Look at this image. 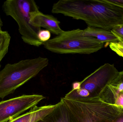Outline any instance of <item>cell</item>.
Wrapping results in <instances>:
<instances>
[{
    "label": "cell",
    "mask_w": 123,
    "mask_h": 122,
    "mask_svg": "<svg viewBox=\"0 0 123 122\" xmlns=\"http://www.w3.org/2000/svg\"><path fill=\"white\" fill-rule=\"evenodd\" d=\"M72 122H111L123 112V108L102 101L99 97H62Z\"/></svg>",
    "instance_id": "6da1fadb"
},
{
    "label": "cell",
    "mask_w": 123,
    "mask_h": 122,
    "mask_svg": "<svg viewBox=\"0 0 123 122\" xmlns=\"http://www.w3.org/2000/svg\"><path fill=\"white\" fill-rule=\"evenodd\" d=\"M119 72L114 64L102 65L81 81L72 85V89L64 97L84 99L99 97L104 88L117 77Z\"/></svg>",
    "instance_id": "5b68a950"
},
{
    "label": "cell",
    "mask_w": 123,
    "mask_h": 122,
    "mask_svg": "<svg viewBox=\"0 0 123 122\" xmlns=\"http://www.w3.org/2000/svg\"><path fill=\"white\" fill-rule=\"evenodd\" d=\"M110 48L118 56L123 57V43L120 42L110 43L109 44Z\"/></svg>",
    "instance_id": "4fadbf2b"
},
{
    "label": "cell",
    "mask_w": 123,
    "mask_h": 122,
    "mask_svg": "<svg viewBox=\"0 0 123 122\" xmlns=\"http://www.w3.org/2000/svg\"><path fill=\"white\" fill-rule=\"evenodd\" d=\"M49 62L48 58L39 57L6 64L0 71V98L13 93L47 67Z\"/></svg>",
    "instance_id": "7a4b0ae2"
},
{
    "label": "cell",
    "mask_w": 123,
    "mask_h": 122,
    "mask_svg": "<svg viewBox=\"0 0 123 122\" xmlns=\"http://www.w3.org/2000/svg\"><path fill=\"white\" fill-rule=\"evenodd\" d=\"M37 122H72L68 112L61 99L53 111Z\"/></svg>",
    "instance_id": "30bf717a"
},
{
    "label": "cell",
    "mask_w": 123,
    "mask_h": 122,
    "mask_svg": "<svg viewBox=\"0 0 123 122\" xmlns=\"http://www.w3.org/2000/svg\"><path fill=\"white\" fill-rule=\"evenodd\" d=\"M111 31L117 37L118 41L123 43V24L117 26Z\"/></svg>",
    "instance_id": "5bb4252c"
},
{
    "label": "cell",
    "mask_w": 123,
    "mask_h": 122,
    "mask_svg": "<svg viewBox=\"0 0 123 122\" xmlns=\"http://www.w3.org/2000/svg\"><path fill=\"white\" fill-rule=\"evenodd\" d=\"M3 26V21H2L0 15V31L2 30L1 29H2Z\"/></svg>",
    "instance_id": "d6986e66"
},
{
    "label": "cell",
    "mask_w": 123,
    "mask_h": 122,
    "mask_svg": "<svg viewBox=\"0 0 123 122\" xmlns=\"http://www.w3.org/2000/svg\"><path fill=\"white\" fill-rule=\"evenodd\" d=\"M111 122H123V112Z\"/></svg>",
    "instance_id": "ac0fdd59"
},
{
    "label": "cell",
    "mask_w": 123,
    "mask_h": 122,
    "mask_svg": "<svg viewBox=\"0 0 123 122\" xmlns=\"http://www.w3.org/2000/svg\"><path fill=\"white\" fill-rule=\"evenodd\" d=\"M45 99L40 95H23L0 102V122H6L37 106Z\"/></svg>",
    "instance_id": "8992f818"
},
{
    "label": "cell",
    "mask_w": 123,
    "mask_h": 122,
    "mask_svg": "<svg viewBox=\"0 0 123 122\" xmlns=\"http://www.w3.org/2000/svg\"><path fill=\"white\" fill-rule=\"evenodd\" d=\"M104 2L123 9V0H103Z\"/></svg>",
    "instance_id": "e0dca14e"
},
{
    "label": "cell",
    "mask_w": 123,
    "mask_h": 122,
    "mask_svg": "<svg viewBox=\"0 0 123 122\" xmlns=\"http://www.w3.org/2000/svg\"><path fill=\"white\" fill-rule=\"evenodd\" d=\"M2 9L7 16L12 17L17 23L19 33L23 41L29 45L39 47L44 43L38 38L41 28L30 23L31 12L39 7L33 0H7L2 5Z\"/></svg>",
    "instance_id": "277c9868"
},
{
    "label": "cell",
    "mask_w": 123,
    "mask_h": 122,
    "mask_svg": "<svg viewBox=\"0 0 123 122\" xmlns=\"http://www.w3.org/2000/svg\"><path fill=\"white\" fill-rule=\"evenodd\" d=\"M30 23L34 26L44 28L57 36L64 32L60 26V21L57 18L52 15L45 14L39 9L31 12Z\"/></svg>",
    "instance_id": "52a82bcc"
},
{
    "label": "cell",
    "mask_w": 123,
    "mask_h": 122,
    "mask_svg": "<svg viewBox=\"0 0 123 122\" xmlns=\"http://www.w3.org/2000/svg\"><path fill=\"white\" fill-rule=\"evenodd\" d=\"M85 34L97 39L103 43H112L118 41L117 37L110 30L87 27L83 30Z\"/></svg>",
    "instance_id": "8fae6325"
},
{
    "label": "cell",
    "mask_w": 123,
    "mask_h": 122,
    "mask_svg": "<svg viewBox=\"0 0 123 122\" xmlns=\"http://www.w3.org/2000/svg\"><path fill=\"white\" fill-rule=\"evenodd\" d=\"M11 39V36L8 32L0 31V68L1 62L8 51Z\"/></svg>",
    "instance_id": "7c38bea8"
},
{
    "label": "cell",
    "mask_w": 123,
    "mask_h": 122,
    "mask_svg": "<svg viewBox=\"0 0 123 122\" xmlns=\"http://www.w3.org/2000/svg\"><path fill=\"white\" fill-rule=\"evenodd\" d=\"M113 105L123 108V90L118 94Z\"/></svg>",
    "instance_id": "2e32d148"
},
{
    "label": "cell",
    "mask_w": 123,
    "mask_h": 122,
    "mask_svg": "<svg viewBox=\"0 0 123 122\" xmlns=\"http://www.w3.org/2000/svg\"><path fill=\"white\" fill-rule=\"evenodd\" d=\"M38 37L39 40L44 43L50 39L51 32L47 29L41 30L38 34Z\"/></svg>",
    "instance_id": "9a60e30c"
},
{
    "label": "cell",
    "mask_w": 123,
    "mask_h": 122,
    "mask_svg": "<svg viewBox=\"0 0 123 122\" xmlns=\"http://www.w3.org/2000/svg\"><path fill=\"white\" fill-rule=\"evenodd\" d=\"M104 44L86 36L83 30L78 28L64 31L43 45L47 50L55 53L90 54L102 49Z\"/></svg>",
    "instance_id": "3957f363"
},
{
    "label": "cell",
    "mask_w": 123,
    "mask_h": 122,
    "mask_svg": "<svg viewBox=\"0 0 123 122\" xmlns=\"http://www.w3.org/2000/svg\"><path fill=\"white\" fill-rule=\"evenodd\" d=\"M57 104L38 107L35 106L28 112L8 122H37L42 120L55 109Z\"/></svg>",
    "instance_id": "9c48e42d"
},
{
    "label": "cell",
    "mask_w": 123,
    "mask_h": 122,
    "mask_svg": "<svg viewBox=\"0 0 123 122\" xmlns=\"http://www.w3.org/2000/svg\"><path fill=\"white\" fill-rule=\"evenodd\" d=\"M123 90V71L119 72L116 77L107 85L99 97L105 102L113 104L118 94Z\"/></svg>",
    "instance_id": "ba28073f"
}]
</instances>
